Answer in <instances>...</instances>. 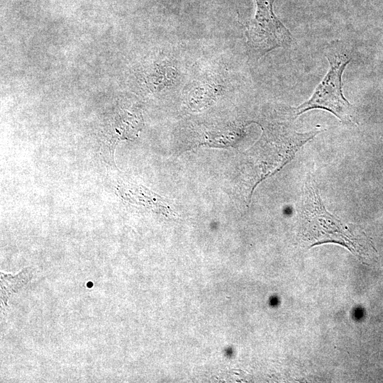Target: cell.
Masks as SVG:
<instances>
[{
    "mask_svg": "<svg viewBox=\"0 0 383 383\" xmlns=\"http://www.w3.org/2000/svg\"><path fill=\"white\" fill-rule=\"evenodd\" d=\"M300 223L301 235L310 246L325 243H338L360 255H367L370 249L373 248L362 231L344 223L326 210L318 189L311 183L305 187Z\"/></svg>",
    "mask_w": 383,
    "mask_h": 383,
    "instance_id": "6da1fadb",
    "label": "cell"
},
{
    "mask_svg": "<svg viewBox=\"0 0 383 383\" xmlns=\"http://www.w3.org/2000/svg\"><path fill=\"white\" fill-rule=\"evenodd\" d=\"M325 55L330 64L328 72L311 98L297 107L290 108V114L294 120L307 111L321 109L332 113L345 125L353 126L355 110L342 91V75L351 58L338 50L328 49Z\"/></svg>",
    "mask_w": 383,
    "mask_h": 383,
    "instance_id": "7a4b0ae2",
    "label": "cell"
},
{
    "mask_svg": "<svg viewBox=\"0 0 383 383\" xmlns=\"http://www.w3.org/2000/svg\"><path fill=\"white\" fill-rule=\"evenodd\" d=\"M130 186L131 187L128 188L130 193L128 196L132 198L133 202L151 208L153 210H161L167 213L172 210L167 204V201L157 194L146 191L145 188L138 187V185L134 184H131Z\"/></svg>",
    "mask_w": 383,
    "mask_h": 383,
    "instance_id": "277c9868",
    "label": "cell"
},
{
    "mask_svg": "<svg viewBox=\"0 0 383 383\" xmlns=\"http://www.w3.org/2000/svg\"><path fill=\"white\" fill-rule=\"evenodd\" d=\"M255 1V13L245 26V35L250 53L260 58L275 48L288 46L292 35L273 11L275 0Z\"/></svg>",
    "mask_w": 383,
    "mask_h": 383,
    "instance_id": "3957f363",
    "label": "cell"
}]
</instances>
